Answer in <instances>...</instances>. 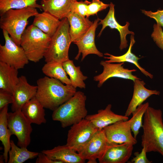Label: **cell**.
Returning <instances> with one entry per match:
<instances>
[{
	"label": "cell",
	"instance_id": "cell-34",
	"mask_svg": "<svg viewBox=\"0 0 163 163\" xmlns=\"http://www.w3.org/2000/svg\"><path fill=\"white\" fill-rule=\"evenodd\" d=\"M151 37L157 45L163 50V31L161 26L157 23L154 25Z\"/></svg>",
	"mask_w": 163,
	"mask_h": 163
},
{
	"label": "cell",
	"instance_id": "cell-30",
	"mask_svg": "<svg viewBox=\"0 0 163 163\" xmlns=\"http://www.w3.org/2000/svg\"><path fill=\"white\" fill-rule=\"evenodd\" d=\"M38 0H0V15L10 9H18L31 7L41 9V5L37 3Z\"/></svg>",
	"mask_w": 163,
	"mask_h": 163
},
{
	"label": "cell",
	"instance_id": "cell-25",
	"mask_svg": "<svg viewBox=\"0 0 163 163\" xmlns=\"http://www.w3.org/2000/svg\"><path fill=\"white\" fill-rule=\"evenodd\" d=\"M135 42L134 35H132L130 37V43L129 49L126 53L120 56H115L109 53H106L104 54V55L108 56H104V58L108 59L105 61L109 63L128 62L133 64L145 76L152 79L153 77V75L141 67L139 64L138 60L140 58L132 52V48Z\"/></svg>",
	"mask_w": 163,
	"mask_h": 163
},
{
	"label": "cell",
	"instance_id": "cell-8",
	"mask_svg": "<svg viewBox=\"0 0 163 163\" xmlns=\"http://www.w3.org/2000/svg\"><path fill=\"white\" fill-rule=\"evenodd\" d=\"M31 124L21 110L8 113V127L11 135L16 136L18 146L27 148L30 144L33 130Z\"/></svg>",
	"mask_w": 163,
	"mask_h": 163
},
{
	"label": "cell",
	"instance_id": "cell-31",
	"mask_svg": "<svg viewBox=\"0 0 163 163\" xmlns=\"http://www.w3.org/2000/svg\"><path fill=\"white\" fill-rule=\"evenodd\" d=\"M149 106L148 102L142 104L139 106L132 113L133 116L130 119V127L133 136L136 139L139 133L140 128L142 126V117Z\"/></svg>",
	"mask_w": 163,
	"mask_h": 163
},
{
	"label": "cell",
	"instance_id": "cell-36",
	"mask_svg": "<svg viewBox=\"0 0 163 163\" xmlns=\"http://www.w3.org/2000/svg\"><path fill=\"white\" fill-rule=\"evenodd\" d=\"M142 11L143 13L147 16L154 19L157 23L163 27V9L158 10L157 11L155 12L143 10Z\"/></svg>",
	"mask_w": 163,
	"mask_h": 163
},
{
	"label": "cell",
	"instance_id": "cell-38",
	"mask_svg": "<svg viewBox=\"0 0 163 163\" xmlns=\"http://www.w3.org/2000/svg\"><path fill=\"white\" fill-rule=\"evenodd\" d=\"M36 160V163H62L60 161L52 160L46 155L41 152L39 153Z\"/></svg>",
	"mask_w": 163,
	"mask_h": 163
},
{
	"label": "cell",
	"instance_id": "cell-3",
	"mask_svg": "<svg viewBox=\"0 0 163 163\" xmlns=\"http://www.w3.org/2000/svg\"><path fill=\"white\" fill-rule=\"evenodd\" d=\"M86 100L83 92L77 91L72 97L53 111L52 120L59 122L63 128L79 122L87 115Z\"/></svg>",
	"mask_w": 163,
	"mask_h": 163
},
{
	"label": "cell",
	"instance_id": "cell-28",
	"mask_svg": "<svg viewBox=\"0 0 163 163\" xmlns=\"http://www.w3.org/2000/svg\"><path fill=\"white\" fill-rule=\"evenodd\" d=\"M42 70L47 77L57 79L64 84L71 85L62 63L55 62H46Z\"/></svg>",
	"mask_w": 163,
	"mask_h": 163
},
{
	"label": "cell",
	"instance_id": "cell-33",
	"mask_svg": "<svg viewBox=\"0 0 163 163\" xmlns=\"http://www.w3.org/2000/svg\"><path fill=\"white\" fill-rule=\"evenodd\" d=\"M109 6L110 4H105L100 0H92L88 6L86 17L88 18L91 15L97 14L98 12L106 9Z\"/></svg>",
	"mask_w": 163,
	"mask_h": 163
},
{
	"label": "cell",
	"instance_id": "cell-24",
	"mask_svg": "<svg viewBox=\"0 0 163 163\" xmlns=\"http://www.w3.org/2000/svg\"><path fill=\"white\" fill-rule=\"evenodd\" d=\"M61 22L50 13L43 11L34 16L32 24L51 37L55 34Z\"/></svg>",
	"mask_w": 163,
	"mask_h": 163
},
{
	"label": "cell",
	"instance_id": "cell-2",
	"mask_svg": "<svg viewBox=\"0 0 163 163\" xmlns=\"http://www.w3.org/2000/svg\"><path fill=\"white\" fill-rule=\"evenodd\" d=\"M141 145L147 152H158L163 158V122L160 109L148 107L144 114L142 127Z\"/></svg>",
	"mask_w": 163,
	"mask_h": 163
},
{
	"label": "cell",
	"instance_id": "cell-35",
	"mask_svg": "<svg viewBox=\"0 0 163 163\" xmlns=\"http://www.w3.org/2000/svg\"><path fill=\"white\" fill-rule=\"evenodd\" d=\"M147 153L145 147H143L140 153L136 152L134 154L135 157L131 160L130 163H151L152 161H149L147 158Z\"/></svg>",
	"mask_w": 163,
	"mask_h": 163
},
{
	"label": "cell",
	"instance_id": "cell-4",
	"mask_svg": "<svg viewBox=\"0 0 163 163\" xmlns=\"http://www.w3.org/2000/svg\"><path fill=\"white\" fill-rule=\"evenodd\" d=\"M39 13L36 8L10 9L0 15V27L6 30L17 44L20 46L22 35L28 23V19Z\"/></svg>",
	"mask_w": 163,
	"mask_h": 163
},
{
	"label": "cell",
	"instance_id": "cell-22",
	"mask_svg": "<svg viewBox=\"0 0 163 163\" xmlns=\"http://www.w3.org/2000/svg\"><path fill=\"white\" fill-rule=\"evenodd\" d=\"M44 108L35 96L24 105L21 110L31 123L40 125L46 122Z\"/></svg>",
	"mask_w": 163,
	"mask_h": 163
},
{
	"label": "cell",
	"instance_id": "cell-13",
	"mask_svg": "<svg viewBox=\"0 0 163 163\" xmlns=\"http://www.w3.org/2000/svg\"><path fill=\"white\" fill-rule=\"evenodd\" d=\"M37 90V86L30 84L25 76L21 75L19 77V82L12 94V111L21 110L26 103L36 96Z\"/></svg>",
	"mask_w": 163,
	"mask_h": 163
},
{
	"label": "cell",
	"instance_id": "cell-32",
	"mask_svg": "<svg viewBox=\"0 0 163 163\" xmlns=\"http://www.w3.org/2000/svg\"><path fill=\"white\" fill-rule=\"evenodd\" d=\"M91 3V2L88 0L80 2L76 1L74 2L72 5L71 12L86 17L88 14V6Z\"/></svg>",
	"mask_w": 163,
	"mask_h": 163
},
{
	"label": "cell",
	"instance_id": "cell-14",
	"mask_svg": "<svg viewBox=\"0 0 163 163\" xmlns=\"http://www.w3.org/2000/svg\"><path fill=\"white\" fill-rule=\"evenodd\" d=\"M133 144L124 143L108 144L102 157L98 159L100 163H125L130 158L133 150Z\"/></svg>",
	"mask_w": 163,
	"mask_h": 163
},
{
	"label": "cell",
	"instance_id": "cell-15",
	"mask_svg": "<svg viewBox=\"0 0 163 163\" xmlns=\"http://www.w3.org/2000/svg\"><path fill=\"white\" fill-rule=\"evenodd\" d=\"M100 19L97 18L94 20L93 24L88 31L77 42L74 43L77 46L78 53L75 59L78 60L81 54L82 61L88 55L94 54L99 57H103V54L97 48L95 43L94 38L95 31Z\"/></svg>",
	"mask_w": 163,
	"mask_h": 163
},
{
	"label": "cell",
	"instance_id": "cell-27",
	"mask_svg": "<svg viewBox=\"0 0 163 163\" xmlns=\"http://www.w3.org/2000/svg\"><path fill=\"white\" fill-rule=\"evenodd\" d=\"M62 63L67 74L69 76L72 85L76 88L85 89L86 85L84 81L87 79L88 77L83 74L80 66H76L73 61L70 59Z\"/></svg>",
	"mask_w": 163,
	"mask_h": 163
},
{
	"label": "cell",
	"instance_id": "cell-17",
	"mask_svg": "<svg viewBox=\"0 0 163 163\" xmlns=\"http://www.w3.org/2000/svg\"><path fill=\"white\" fill-rule=\"evenodd\" d=\"M111 107L112 105L109 104L104 109L99 110L96 113L87 115L85 118L90 121L98 130L118 121L128 120V117L114 113Z\"/></svg>",
	"mask_w": 163,
	"mask_h": 163
},
{
	"label": "cell",
	"instance_id": "cell-5",
	"mask_svg": "<svg viewBox=\"0 0 163 163\" xmlns=\"http://www.w3.org/2000/svg\"><path fill=\"white\" fill-rule=\"evenodd\" d=\"M50 40V37L32 24L23 34L20 46L29 61L37 62L44 57Z\"/></svg>",
	"mask_w": 163,
	"mask_h": 163
},
{
	"label": "cell",
	"instance_id": "cell-12",
	"mask_svg": "<svg viewBox=\"0 0 163 163\" xmlns=\"http://www.w3.org/2000/svg\"><path fill=\"white\" fill-rule=\"evenodd\" d=\"M123 64L124 62L114 64L101 61L100 64L103 67V72L93 78L94 80L98 82L97 87H101L107 80L111 78H118L133 81L139 78L132 74L136 71V69L125 68L123 66Z\"/></svg>",
	"mask_w": 163,
	"mask_h": 163
},
{
	"label": "cell",
	"instance_id": "cell-29",
	"mask_svg": "<svg viewBox=\"0 0 163 163\" xmlns=\"http://www.w3.org/2000/svg\"><path fill=\"white\" fill-rule=\"evenodd\" d=\"M39 153L28 150L27 148L21 147L11 140V148L8 152V163H23L37 157Z\"/></svg>",
	"mask_w": 163,
	"mask_h": 163
},
{
	"label": "cell",
	"instance_id": "cell-18",
	"mask_svg": "<svg viewBox=\"0 0 163 163\" xmlns=\"http://www.w3.org/2000/svg\"><path fill=\"white\" fill-rule=\"evenodd\" d=\"M134 89L132 97L125 113L127 117L130 116L139 105L152 95H159L160 92L156 90H151L145 87V83L140 78L134 81Z\"/></svg>",
	"mask_w": 163,
	"mask_h": 163
},
{
	"label": "cell",
	"instance_id": "cell-10",
	"mask_svg": "<svg viewBox=\"0 0 163 163\" xmlns=\"http://www.w3.org/2000/svg\"><path fill=\"white\" fill-rule=\"evenodd\" d=\"M103 129L98 130L77 152L88 163H96L108 145Z\"/></svg>",
	"mask_w": 163,
	"mask_h": 163
},
{
	"label": "cell",
	"instance_id": "cell-16",
	"mask_svg": "<svg viewBox=\"0 0 163 163\" xmlns=\"http://www.w3.org/2000/svg\"><path fill=\"white\" fill-rule=\"evenodd\" d=\"M114 5L112 2L110 4V9L108 12L105 18L100 19L98 24H101L102 27L99 33L98 37H100L104 29L107 26L109 27L111 29H115L119 32L120 36V49L122 50L126 48L128 46L127 41L126 39V36L128 34L134 35L133 32L129 30L128 27L129 23L126 22V24L123 26L120 25L117 21L114 16Z\"/></svg>",
	"mask_w": 163,
	"mask_h": 163
},
{
	"label": "cell",
	"instance_id": "cell-11",
	"mask_svg": "<svg viewBox=\"0 0 163 163\" xmlns=\"http://www.w3.org/2000/svg\"><path fill=\"white\" fill-rule=\"evenodd\" d=\"M130 122V119L121 120L104 127L103 129L108 143L136 144L137 142L132 134Z\"/></svg>",
	"mask_w": 163,
	"mask_h": 163
},
{
	"label": "cell",
	"instance_id": "cell-23",
	"mask_svg": "<svg viewBox=\"0 0 163 163\" xmlns=\"http://www.w3.org/2000/svg\"><path fill=\"white\" fill-rule=\"evenodd\" d=\"M77 0H41V9L50 13L59 20L66 18L71 12L73 3Z\"/></svg>",
	"mask_w": 163,
	"mask_h": 163
},
{
	"label": "cell",
	"instance_id": "cell-26",
	"mask_svg": "<svg viewBox=\"0 0 163 163\" xmlns=\"http://www.w3.org/2000/svg\"><path fill=\"white\" fill-rule=\"evenodd\" d=\"M8 105L0 110V140L4 147L3 157L5 162H8V152L11 148L10 138L11 136L8 127Z\"/></svg>",
	"mask_w": 163,
	"mask_h": 163
},
{
	"label": "cell",
	"instance_id": "cell-19",
	"mask_svg": "<svg viewBox=\"0 0 163 163\" xmlns=\"http://www.w3.org/2000/svg\"><path fill=\"white\" fill-rule=\"evenodd\" d=\"M69 24V34L72 42L78 41L93 24L88 18L70 12L67 16Z\"/></svg>",
	"mask_w": 163,
	"mask_h": 163
},
{
	"label": "cell",
	"instance_id": "cell-9",
	"mask_svg": "<svg viewBox=\"0 0 163 163\" xmlns=\"http://www.w3.org/2000/svg\"><path fill=\"white\" fill-rule=\"evenodd\" d=\"M99 130L85 118L72 125L68 130L66 144L77 152Z\"/></svg>",
	"mask_w": 163,
	"mask_h": 163
},
{
	"label": "cell",
	"instance_id": "cell-37",
	"mask_svg": "<svg viewBox=\"0 0 163 163\" xmlns=\"http://www.w3.org/2000/svg\"><path fill=\"white\" fill-rule=\"evenodd\" d=\"M13 101L12 94L0 91V110L8 104H12Z\"/></svg>",
	"mask_w": 163,
	"mask_h": 163
},
{
	"label": "cell",
	"instance_id": "cell-7",
	"mask_svg": "<svg viewBox=\"0 0 163 163\" xmlns=\"http://www.w3.org/2000/svg\"><path fill=\"white\" fill-rule=\"evenodd\" d=\"M2 32L5 44L0 45V62L18 70L23 68L29 61L24 49L16 44L6 30Z\"/></svg>",
	"mask_w": 163,
	"mask_h": 163
},
{
	"label": "cell",
	"instance_id": "cell-1",
	"mask_svg": "<svg viewBox=\"0 0 163 163\" xmlns=\"http://www.w3.org/2000/svg\"><path fill=\"white\" fill-rule=\"evenodd\" d=\"M35 97L43 107L53 111L67 101L75 93L76 88L60 81L47 76L37 82Z\"/></svg>",
	"mask_w": 163,
	"mask_h": 163
},
{
	"label": "cell",
	"instance_id": "cell-20",
	"mask_svg": "<svg viewBox=\"0 0 163 163\" xmlns=\"http://www.w3.org/2000/svg\"><path fill=\"white\" fill-rule=\"evenodd\" d=\"M41 152L50 159L62 163H84L85 161L66 144L58 145L51 149L44 150Z\"/></svg>",
	"mask_w": 163,
	"mask_h": 163
},
{
	"label": "cell",
	"instance_id": "cell-21",
	"mask_svg": "<svg viewBox=\"0 0 163 163\" xmlns=\"http://www.w3.org/2000/svg\"><path fill=\"white\" fill-rule=\"evenodd\" d=\"M18 69L0 62V91L12 94L18 84Z\"/></svg>",
	"mask_w": 163,
	"mask_h": 163
},
{
	"label": "cell",
	"instance_id": "cell-6",
	"mask_svg": "<svg viewBox=\"0 0 163 163\" xmlns=\"http://www.w3.org/2000/svg\"><path fill=\"white\" fill-rule=\"evenodd\" d=\"M69 27L66 18L61 20L56 31L51 37L49 47L44 55L46 62H55L62 63L69 59V51L72 43Z\"/></svg>",
	"mask_w": 163,
	"mask_h": 163
}]
</instances>
